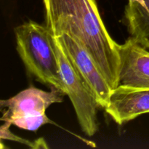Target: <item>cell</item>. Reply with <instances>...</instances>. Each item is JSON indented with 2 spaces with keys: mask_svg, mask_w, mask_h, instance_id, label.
Segmentation results:
<instances>
[{
  "mask_svg": "<svg viewBox=\"0 0 149 149\" xmlns=\"http://www.w3.org/2000/svg\"><path fill=\"white\" fill-rule=\"evenodd\" d=\"M46 26L68 34L89 52L113 90L119 85V47L108 31L95 0H43Z\"/></svg>",
  "mask_w": 149,
  "mask_h": 149,
  "instance_id": "obj_1",
  "label": "cell"
},
{
  "mask_svg": "<svg viewBox=\"0 0 149 149\" xmlns=\"http://www.w3.org/2000/svg\"><path fill=\"white\" fill-rule=\"evenodd\" d=\"M16 49L28 72L39 82L65 93L53 36L47 26L29 20L15 29Z\"/></svg>",
  "mask_w": 149,
  "mask_h": 149,
  "instance_id": "obj_2",
  "label": "cell"
},
{
  "mask_svg": "<svg viewBox=\"0 0 149 149\" xmlns=\"http://www.w3.org/2000/svg\"><path fill=\"white\" fill-rule=\"evenodd\" d=\"M61 79L74 106L81 130L93 136L98 130L97 111L100 107L97 98L71 63L58 39L53 36Z\"/></svg>",
  "mask_w": 149,
  "mask_h": 149,
  "instance_id": "obj_3",
  "label": "cell"
},
{
  "mask_svg": "<svg viewBox=\"0 0 149 149\" xmlns=\"http://www.w3.org/2000/svg\"><path fill=\"white\" fill-rule=\"evenodd\" d=\"M56 38L74 68L95 95L100 108L106 109L113 90L93 58L69 35L63 34Z\"/></svg>",
  "mask_w": 149,
  "mask_h": 149,
  "instance_id": "obj_4",
  "label": "cell"
},
{
  "mask_svg": "<svg viewBox=\"0 0 149 149\" xmlns=\"http://www.w3.org/2000/svg\"><path fill=\"white\" fill-rule=\"evenodd\" d=\"M64 95L63 92L54 87L50 91H45L30 87L10 98L0 101L1 109H4L1 120L10 122L15 118L45 114L51 105L61 103Z\"/></svg>",
  "mask_w": 149,
  "mask_h": 149,
  "instance_id": "obj_5",
  "label": "cell"
},
{
  "mask_svg": "<svg viewBox=\"0 0 149 149\" xmlns=\"http://www.w3.org/2000/svg\"><path fill=\"white\" fill-rule=\"evenodd\" d=\"M132 37L119 47V85L149 89V51Z\"/></svg>",
  "mask_w": 149,
  "mask_h": 149,
  "instance_id": "obj_6",
  "label": "cell"
},
{
  "mask_svg": "<svg viewBox=\"0 0 149 149\" xmlns=\"http://www.w3.org/2000/svg\"><path fill=\"white\" fill-rule=\"evenodd\" d=\"M105 110L119 125L149 113V89L119 85L112 92Z\"/></svg>",
  "mask_w": 149,
  "mask_h": 149,
  "instance_id": "obj_7",
  "label": "cell"
},
{
  "mask_svg": "<svg viewBox=\"0 0 149 149\" xmlns=\"http://www.w3.org/2000/svg\"><path fill=\"white\" fill-rule=\"evenodd\" d=\"M146 6L128 1L125 10L127 26L131 37L149 49V0H144Z\"/></svg>",
  "mask_w": 149,
  "mask_h": 149,
  "instance_id": "obj_8",
  "label": "cell"
},
{
  "mask_svg": "<svg viewBox=\"0 0 149 149\" xmlns=\"http://www.w3.org/2000/svg\"><path fill=\"white\" fill-rule=\"evenodd\" d=\"M8 122L11 123L12 125L17 127L20 129L33 131V132H36L43 125L53 123L45 113L41 115H33V116L15 118Z\"/></svg>",
  "mask_w": 149,
  "mask_h": 149,
  "instance_id": "obj_9",
  "label": "cell"
},
{
  "mask_svg": "<svg viewBox=\"0 0 149 149\" xmlns=\"http://www.w3.org/2000/svg\"><path fill=\"white\" fill-rule=\"evenodd\" d=\"M12 125L11 123L8 122H4V124L0 128V132H1V140H9V141H13L18 142L20 143L24 144L27 146L30 147L31 148H47L48 146L47 143L45 142L43 138H40L34 141H30L29 140L23 139L20 137L17 136L16 135L13 134L10 131V126Z\"/></svg>",
  "mask_w": 149,
  "mask_h": 149,
  "instance_id": "obj_10",
  "label": "cell"
},
{
  "mask_svg": "<svg viewBox=\"0 0 149 149\" xmlns=\"http://www.w3.org/2000/svg\"><path fill=\"white\" fill-rule=\"evenodd\" d=\"M128 1H135V2H138L139 4H141L142 6H146L145 1L144 0H128Z\"/></svg>",
  "mask_w": 149,
  "mask_h": 149,
  "instance_id": "obj_11",
  "label": "cell"
}]
</instances>
